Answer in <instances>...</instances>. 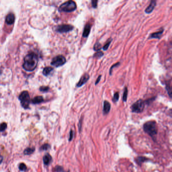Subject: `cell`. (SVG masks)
<instances>
[{
    "label": "cell",
    "mask_w": 172,
    "mask_h": 172,
    "mask_svg": "<svg viewBox=\"0 0 172 172\" xmlns=\"http://www.w3.org/2000/svg\"><path fill=\"white\" fill-rule=\"evenodd\" d=\"M38 63V56L34 53H29L24 57L22 67L25 71L32 72L35 69Z\"/></svg>",
    "instance_id": "6da1fadb"
},
{
    "label": "cell",
    "mask_w": 172,
    "mask_h": 172,
    "mask_svg": "<svg viewBox=\"0 0 172 172\" xmlns=\"http://www.w3.org/2000/svg\"><path fill=\"white\" fill-rule=\"evenodd\" d=\"M144 129L150 136H154L157 134V125L154 121H148L145 123L144 124Z\"/></svg>",
    "instance_id": "7a4b0ae2"
},
{
    "label": "cell",
    "mask_w": 172,
    "mask_h": 172,
    "mask_svg": "<svg viewBox=\"0 0 172 172\" xmlns=\"http://www.w3.org/2000/svg\"><path fill=\"white\" fill-rule=\"evenodd\" d=\"M77 6L75 2L68 1L61 5L58 10L59 12H71L75 10Z\"/></svg>",
    "instance_id": "3957f363"
},
{
    "label": "cell",
    "mask_w": 172,
    "mask_h": 172,
    "mask_svg": "<svg viewBox=\"0 0 172 172\" xmlns=\"http://www.w3.org/2000/svg\"><path fill=\"white\" fill-rule=\"evenodd\" d=\"M21 103V106L24 109L29 108L30 103V98L29 93L27 91H23L20 94L18 97Z\"/></svg>",
    "instance_id": "277c9868"
},
{
    "label": "cell",
    "mask_w": 172,
    "mask_h": 172,
    "mask_svg": "<svg viewBox=\"0 0 172 172\" xmlns=\"http://www.w3.org/2000/svg\"><path fill=\"white\" fill-rule=\"evenodd\" d=\"M66 62V60L65 57H64L62 55H59L56 56L52 59L51 64L53 66L59 67L64 65Z\"/></svg>",
    "instance_id": "5b68a950"
},
{
    "label": "cell",
    "mask_w": 172,
    "mask_h": 172,
    "mask_svg": "<svg viewBox=\"0 0 172 172\" xmlns=\"http://www.w3.org/2000/svg\"><path fill=\"white\" fill-rule=\"evenodd\" d=\"M144 108V103L141 100H138L137 101L134 103L131 107L132 111L136 113H139L142 112Z\"/></svg>",
    "instance_id": "8992f818"
},
{
    "label": "cell",
    "mask_w": 172,
    "mask_h": 172,
    "mask_svg": "<svg viewBox=\"0 0 172 172\" xmlns=\"http://www.w3.org/2000/svg\"><path fill=\"white\" fill-rule=\"evenodd\" d=\"M73 29V26L70 24H62L58 26L56 31L59 33H66L71 31Z\"/></svg>",
    "instance_id": "52a82bcc"
},
{
    "label": "cell",
    "mask_w": 172,
    "mask_h": 172,
    "mask_svg": "<svg viewBox=\"0 0 172 172\" xmlns=\"http://www.w3.org/2000/svg\"><path fill=\"white\" fill-rule=\"evenodd\" d=\"M89 74L88 73H85L83 74V75L82 76V77L80 78V80L76 84V86L77 87H81L85 83H86V82L88 81V80L89 79Z\"/></svg>",
    "instance_id": "ba28073f"
},
{
    "label": "cell",
    "mask_w": 172,
    "mask_h": 172,
    "mask_svg": "<svg viewBox=\"0 0 172 172\" xmlns=\"http://www.w3.org/2000/svg\"><path fill=\"white\" fill-rule=\"evenodd\" d=\"M15 15L12 13H10L8 14L6 17L5 21L8 25H12L15 22Z\"/></svg>",
    "instance_id": "9c48e42d"
},
{
    "label": "cell",
    "mask_w": 172,
    "mask_h": 172,
    "mask_svg": "<svg viewBox=\"0 0 172 172\" xmlns=\"http://www.w3.org/2000/svg\"><path fill=\"white\" fill-rule=\"evenodd\" d=\"M91 30V25L90 24H87L85 26L83 30L82 36L83 38H88L89 35Z\"/></svg>",
    "instance_id": "30bf717a"
},
{
    "label": "cell",
    "mask_w": 172,
    "mask_h": 172,
    "mask_svg": "<svg viewBox=\"0 0 172 172\" xmlns=\"http://www.w3.org/2000/svg\"><path fill=\"white\" fill-rule=\"evenodd\" d=\"M156 6V1H152L150 2V5L147 7V9H145V12L146 13L150 14L153 12L155 6Z\"/></svg>",
    "instance_id": "8fae6325"
},
{
    "label": "cell",
    "mask_w": 172,
    "mask_h": 172,
    "mask_svg": "<svg viewBox=\"0 0 172 172\" xmlns=\"http://www.w3.org/2000/svg\"><path fill=\"white\" fill-rule=\"evenodd\" d=\"M111 109V104L109 101H105L104 103V109L103 112L104 114H107L109 113Z\"/></svg>",
    "instance_id": "7c38bea8"
},
{
    "label": "cell",
    "mask_w": 172,
    "mask_h": 172,
    "mask_svg": "<svg viewBox=\"0 0 172 172\" xmlns=\"http://www.w3.org/2000/svg\"><path fill=\"white\" fill-rule=\"evenodd\" d=\"M43 161L45 165L48 166L52 161V157L49 154H46L43 157Z\"/></svg>",
    "instance_id": "4fadbf2b"
},
{
    "label": "cell",
    "mask_w": 172,
    "mask_h": 172,
    "mask_svg": "<svg viewBox=\"0 0 172 172\" xmlns=\"http://www.w3.org/2000/svg\"><path fill=\"white\" fill-rule=\"evenodd\" d=\"M44 98L41 96H37L32 100L31 102L33 104H38L44 101Z\"/></svg>",
    "instance_id": "5bb4252c"
},
{
    "label": "cell",
    "mask_w": 172,
    "mask_h": 172,
    "mask_svg": "<svg viewBox=\"0 0 172 172\" xmlns=\"http://www.w3.org/2000/svg\"><path fill=\"white\" fill-rule=\"evenodd\" d=\"M164 30H162L159 31L154 32L150 35V38H160V36L162 35V34L163 33Z\"/></svg>",
    "instance_id": "9a60e30c"
},
{
    "label": "cell",
    "mask_w": 172,
    "mask_h": 172,
    "mask_svg": "<svg viewBox=\"0 0 172 172\" xmlns=\"http://www.w3.org/2000/svg\"><path fill=\"white\" fill-rule=\"evenodd\" d=\"M53 69H54L51 67H46L44 68L42 71V74L45 76H48L50 74V73L51 72V71H53Z\"/></svg>",
    "instance_id": "2e32d148"
},
{
    "label": "cell",
    "mask_w": 172,
    "mask_h": 172,
    "mask_svg": "<svg viewBox=\"0 0 172 172\" xmlns=\"http://www.w3.org/2000/svg\"><path fill=\"white\" fill-rule=\"evenodd\" d=\"M35 148L33 147H28L24 150V154L25 155H30L35 151Z\"/></svg>",
    "instance_id": "e0dca14e"
},
{
    "label": "cell",
    "mask_w": 172,
    "mask_h": 172,
    "mask_svg": "<svg viewBox=\"0 0 172 172\" xmlns=\"http://www.w3.org/2000/svg\"><path fill=\"white\" fill-rule=\"evenodd\" d=\"M101 48V44L99 43V42H96L95 45H94V50L95 51H100Z\"/></svg>",
    "instance_id": "ac0fdd59"
},
{
    "label": "cell",
    "mask_w": 172,
    "mask_h": 172,
    "mask_svg": "<svg viewBox=\"0 0 172 172\" xmlns=\"http://www.w3.org/2000/svg\"><path fill=\"white\" fill-rule=\"evenodd\" d=\"M112 38H110V39L107 41V42H106V44H105L104 46L103 47V50H104V51H106V50H107L108 49L109 46H110V45L111 43L112 42Z\"/></svg>",
    "instance_id": "d6986e66"
},
{
    "label": "cell",
    "mask_w": 172,
    "mask_h": 172,
    "mask_svg": "<svg viewBox=\"0 0 172 172\" xmlns=\"http://www.w3.org/2000/svg\"><path fill=\"white\" fill-rule=\"evenodd\" d=\"M127 95H128V89L127 88H125L124 89V93L123 95V101L125 102L127 101Z\"/></svg>",
    "instance_id": "ffe728a7"
},
{
    "label": "cell",
    "mask_w": 172,
    "mask_h": 172,
    "mask_svg": "<svg viewBox=\"0 0 172 172\" xmlns=\"http://www.w3.org/2000/svg\"><path fill=\"white\" fill-rule=\"evenodd\" d=\"M146 160H147V159H145L144 157H138L137 159H136V162H137L138 165H141L143 162H144Z\"/></svg>",
    "instance_id": "44dd1931"
},
{
    "label": "cell",
    "mask_w": 172,
    "mask_h": 172,
    "mask_svg": "<svg viewBox=\"0 0 172 172\" xmlns=\"http://www.w3.org/2000/svg\"><path fill=\"white\" fill-rule=\"evenodd\" d=\"M19 170L21 171H25L27 169V167L25 164L24 163H21L19 166Z\"/></svg>",
    "instance_id": "7402d4cb"
},
{
    "label": "cell",
    "mask_w": 172,
    "mask_h": 172,
    "mask_svg": "<svg viewBox=\"0 0 172 172\" xmlns=\"http://www.w3.org/2000/svg\"><path fill=\"white\" fill-rule=\"evenodd\" d=\"M49 90V88L48 86H42L39 88V91L41 92H47Z\"/></svg>",
    "instance_id": "603a6c76"
},
{
    "label": "cell",
    "mask_w": 172,
    "mask_h": 172,
    "mask_svg": "<svg viewBox=\"0 0 172 172\" xmlns=\"http://www.w3.org/2000/svg\"><path fill=\"white\" fill-rule=\"evenodd\" d=\"M50 148V145L48 144H45L41 147V150H47Z\"/></svg>",
    "instance_id": "cb8c5ba5"
},
{
    "label": "cell",
    "mask_w": 172,
    "mask_h": 172,
    "mask_svg": "<svg viewBox=\"0 0 172 172\" xmlns=\"http://www.w3.org/2000/svg\"><path fill=\"white\" fill-rule=\"evenodd\" d=\"M119 94L118 92H116L114 95L113 101L114 102H117L119 100Z\"/></svg>",
    "instance_id": "d4e9b609"
},
{
    "label": "cell",
    "mask_w": 172,
    "mask_h": 172,
    "mask_svg": "<svg viewBox=\"0 0 172 172\" xmlns=\"http://www.w3.org/2000/svg\"><path fill=\"white\" fill-rule=\"evenodd\" d=\"M63 168H62V167L58 166H56L54 170L55 172H63Z\"/></svg>",
    "instance_id": "484cf974"
},
{
    "label": "cell",
    "mask_w": 172,
    "mask_h": 172,
    "mask_svg": "<svg viewBox=\"0 0 172 172\" xmlns=\"http://www.w3.org/2000/svg\"><path fill=\"white\" fill-rule=\"evenodd\" d=\"M167 91H168V94L172 98V84L171 86L167 85Z\"/></svg>",
    "instance_id": "4316f807"
},
{
    "label": "cell",
    "mask_w": 172,
    "mask_h": 172,
    "mask_svg": "<svg viewBox=\"0 0 172 172\" xmlns=\"http://www.w3.org/2000/svg\"><path fill=\"white\" fill-rule=\"evenodd\" d=\"M104 55V53L101 51H99V52H97L95 53V54L94 55V58H99L102 57Z\"/></svg>",
    "instance_id": "83f0119b"
},
{
    "label": "cell",
    "mask_w": 172,
    "mask_h": 172,
    "mask_svg": "<svg viewBox=\"0 0 172 172\" xmlns=\"http://www.w3.org/2000/svg\"><path fill=\"white\" fill-rule=\"evenodd\" d=\"M7 127V125L6 123H2L1 125V131L3 132L4 131Z\"/></svg>",
    "instance_id": "f1b7e54d"
},
{
    "label": "cell",
    "mask_w": 172,
    "mask_h": 172,
    "mask_svg": "<svg viewBox=\"0 0 172 172\" xmlns=\"http://www.w3.org/2000/svg\"><path fill=\"white\" fill-rule=\"evenodd\" d=\"M98 1H91L92 6L94 8H96L98 7Z\"/></svg>",
    "instance_id": "f546056e"
},
{
    "label": "cell",
    "mask_w": 172,
    "mask_h": 172,
    "mask_svg": "<svg viewBox=\"0 0 172 172\" xmlns=\"http://www.w3.org/2000/svg\"><path fill=\"white\" fill-rule=\"evenodd\" d=\"M119 64L120 63H117L115 64L113 66H112L111 67V68L110 70V75L112 74V70L113 69V68H115L116 67L118 66L119 65Z\"/></svg>",
    "instance_id": "4dcf8cb0"
},
{
    "label": "cell",
    "mask_w": 172,
    "mask_h": 172,
    "mask_svg": "<svg viewBox=\"0 0 172 172\" xmlns=\"http://www.w3.org/2000/svg\"><path fill=\"white\" fill-rule=\"evenodd\" d=\"M73 135H74V132H73V131L71 130L70 132L69 141H71L72 140L73 138Z\"/></svg>",
    "instance_id": "1f68e13d"
},
{
    "label": "cell",
    "mask_w": 172,
    "mask_h": 172,
    "mask_svg": "<svg viewBox=\"0 0 172 172\" xmlns=\"http://www.w3.org/2000/svg\"><path fill=\"white\" fill-rule=\"evenodd\" d=\"M101 75H100L98 76V78L97 80H96V81H95V85H97V84H98V83H99V82H100V80H101Z\"/></svg>",
    "instance_id": "d6a6232c"
},
{
    "label": "cell",
    "mask_w": 172,
    "mask_h": 172,
    "mask_svg": "<svg viewBox=\"0 0 172 172\" xmlns=\"http://www.w3.org/2000/svg\"><path fill=\"white\" fill-rule=\"evenodd\" d=\"M2 160H3V157H2L1 156V163L2 162Z\"/></svg>",
    "instance_id": "836d02e7"
},
{
    "label": "cell",
    "mask_w": 172,
    "mask_h": 172,
    "mask_svg": "<svg viewBox=\"0 0 172 172\" xmlns=\"http://www.w3.org/2000/svg\"></svg>",
    "instance_id": "e575fe53"
}]
</instances>
